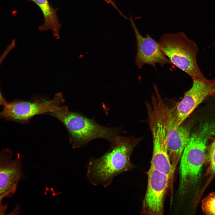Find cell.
<instances>
[{
    "label": "cell",
    "mask_w": 215,
    "mask_h": 215,
    "mask_svg": "<svg viewBox=\"0 0 215 215\" xmlns=\"http://www.w3.org/2000/svg\"><path fill=\"white\" fill-rule=\"evenodd\" d=\"M141 139L118 136L107 151L98 158H91L87 165L86 176L93 185L107 188L114 178L135 168L131 155Z\"/></svg>",
    "instance_id": "cell-1"
},
{
    "label": "cell",
    "mask_w": 215,
    "mask_h": 215,
    "mask_svg": "<svg viewBox=\"0 0 215 215\" xmlns=\"http://www.w3.org/2000/svg\"><path fill=\"white\" fill-rule=\"evenodd\" d=\"M215 136V123H206L190 135L180 159L179 192L183 196L198 181L205 163L207 144Z\"/></svg>",
    "instance_id": "cell-2"
},
{
    "label": "cell",
    "mask_w": 215,
    "mask_h": 215,
    "mask_svg": "<svg viewBox=\"0 0 215 215\" xmlns=\"http://www.w3.org/2000/svg\"><path fill=\"white\" fill-rule=\"evenodd\" d=\"M49 114L61 121L69 134L73 148L82 147L93 140L104 139L111 142L123 131L119 128L102 126L94 119L79 113L69 111L66 106H60Z\"/></svg>",
    "instance_id": "cell-3"
},
{
    "label": "cell",
    "mask_w": 215,
    "mask_h": 215,
    "mask_svg": "<svg viewBox=\"0 0 215 215\" xmlns=\"http://www.w3.org/2000/svg\"><path fill=\"white\" fill-rule=\"evenodd\" d=\"M158 42L161 50L172 64L189 75L192 80L202 82L209 80L197 64V46L183 32L164 33Z\"/></svg>",
    "instance_id": "cell-4"
},
{
    "label": "cell",
    "mask_w": 215,
    "mask_h": 215,
    "mask_svg": "<svg viewBox=\"0 0 215 215\" xmlns=\"http://www.w3.org/2000/svg\"><path fill=\"white\" fill-rule=\"evenodd\" d=\"M148 122L153 141L150 167L172 179V168L168 152L169 133L173 126L172 118L165 108L158 105L147 109Z\"/></svg>",
    "instance_id": "cell-5"
},
{
    "label": "cell",
    "mask_w": 215,
    "mask_h": 215,
    "mask_svg": "<svg viewBox=\"0 0 215 215\" xmlns=\"http://www.w3.org/2000/svg\"><path fill=\"white\" fill-rule=\"evenodd\" d=\"M64 102L62 94L58 93L51 100L41 98L32 101L17 100L7 102L0 112V117L21 123H27L36 115L53 111Z\"/></svg>",
    "instance_id": "cell-6"
},
{
    "label": "cell",
    "mask_w": 215,
    "mask_h": 215,
    "mask_svg": "<svg viewBox=\"0 0 215 215\" xmlns=\"http://www.w3.org/2000/svg\"><path fill=\"white\" fill-rule=\"evenodd\" d=\"M148 174L147 187L141 214L162 215L165 194L170 179L166 174L151 167Z\"/></svg>",
    "instance_id": "cell-7"
},
{
    "label": "cell",
    "mask_w": 215,
    "mask_h": 215,
    "mask_svg": "<svg viewBox=\"0 0 215 215\" xmlns=\"http://www.w3.org/2000/svg\"><path fill=\"white\" fill-rule=\"evenodd\" d=\"M193 81L192 87L185 92L176 107L175 129L182 125L205 99L215 96V78L206 82Z\"/></svg>",
    "instance_id": "cell-8"
},
{
    "label": "cell",
    "mask_w": 215,
    "mask_h": 215,
    "mask_svg": "<svg viewBox=\"0 0 215 215\" xmlns=\"http://www.w3.org/2000/svg\"><path fill=\"white\" fill-rule=\"evenodd\" d=\"M129 19L134 31L137 42V52L135 64L141 69L146 64L152 66L156 69V64L163 67L167 64H172L161 50L159 44L148 33L143 37L140 33L130 15Z\"/></svg>",
    "instance_id": "cell-9"
},
{
    "label": "cell",
    "mask_w": 215,
    "mask_h": 215,
    "mask_svg": "<svg viewBox=\"0 0 215 215\" xmlns=\"http://www.w3.org/2000/svg\"><path fill=\"white\" fill-rule=\"evenodd\" d=\"M12 152L5 149L0 152V194L9 191L13 185L24 178L21 160L12 159Z\"/></svg>",
    "instance_id": "cell-10"
},
{
    "label": "cell",
    "mask_w": 215,
    "mask_h": 215,
    "mask_svg": "<svg viewBox=\"0 0 215 215\" xmlns=\"http://www.w3.org/2000/svg\"><path fill=\"white\" fill-rule=\"evenodd\" d=\"M190 136V129L182 125L172 130L169 133L168 148L172 167V177Z\"/></svg>",
    "instance_id": "cell-11"
},
{
    "label": "cell",
    "mask_w": 215,
    "mask_h": 215,
    "mask_svg": "<svg viewBox=\"0 0 215 215\" xmlns=\"http://www.w3.org/2000/svg\"><path fill=\"white\" fill-rule=\"evenodd\" d=\"M36 4L42 12L44 20V24L39 28L41 31L51 30L56 38H59V31L61 27L57 15V9L53 8L48 0H29Z\"/></svg>",
    "instance_id": "cell-12"
},
{
    "label": "cell",
    "mask_w": 215,
    "mask_h": 215,
    "mask_svg": "<svg viewBox=\"0 0 215 215\" xmlns=\"http://www.w3.org/2000/svg\"><path fill=\"white\" fill-rule=\"evenodd\" d=\"M208 165L206 175L210 178L215 176V138L210 144L207 146L205 163Z\"/></svg>",
    "instance_id": "cell-13"
},
{
    "label": "cell",
    "mask_w": 215,
    "mask_h": 215,
    "mask_svg": "<svg viewBox=\"0 0 215 215\" xmlns=\"http://www.w3.org/2000/svg\"><path fill=\"white\" fill-rule=\"evenodd\" d=\"M202 208L206 215H215V192L210 194L202 202Z\"/></svg>",
    "instance_id": "cell-14"
},
{
    "label": "cell",
    "mask_w": 215,
    "mask_h": 215,
    "mask_svg": "<svg viewBox=\"0 0 215 215\" xmlns=\"http://www.w3.org/2000/svg\"><path fill=\"white\" fill-rule=\"evenodd\" d=\"M17 184L16 183L13 185L10 190L4 194H0V215L4 214L7 208V205L2 204L3 199L5 197L11 196L15 193L16 190Z\"/></svg>",
    "instance_id": "cell-15"
},
{
    "label": "cell",
    "mask_w": 215,
    "mask_h": 215,
    "mask_svg": "<svg viewBox=\"0 0 215 215\" xmlns=\"http://www.w3.org/2000/svg\"><path fill=\"white\" fill-rule=\"evenodd\" d=\"M105 1L108 3L112 5L113 7L115 8L120 14L124 18L126 19L127 17L125 16L122 13V12L120 11L119 9L116 6V4L114 3V2L113 1V0H105Z\"/></svg>",
    "instance_id": "cell-16"
},
{
    "label": "cell",
    "mask_w": 215,
    "mask_h": 215,
    "mask_svg": "<svg viewBox=\"0 0 215 215\" xmlns=\"http://www.w3.org/2000/svg\"><path fill=\"white\" fill-rule=\"evenodd\" d=\"M4 59V58L3 57H0V66ZM7 102L3 97L0 90V106L2 105L4 106Z\"/></svg>",
    "instance_id": "cell-17"
}]
</instances>
